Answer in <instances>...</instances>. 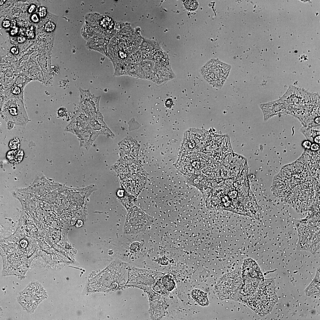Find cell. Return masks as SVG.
I'll return each mask as SVG.
<instances>
[{"label": "cell", "instance_id": "6da1fadb", "mask_svg": "<svg viewBox=\"0 0 320 320\" xmlns=\"http://www.w3.org/2000/svg\"><path fill=\"white\" fill-rule=\"evenodd\" d=\"M274 281H266L246 297L245 301L259 315H264L271 311L277 300Z\"/></svg>", "mask_w": 320, "mask_h": 320}, {"label": "cell", "instance_id": "7a4b0ae2", "mask_svg": "<svg viewBox=\"0 0 320 320\" xmlns=\"http://www.w3.org/2000/svg\"><path fill=\"white\" fill-rule=\"evenodd\" d=\"M230 65L220 61L212 59L201 68V73L206 81L213 86L221 88L229 75Z\"/></svg>", "mask_w": 320, "mask_h": 320}, {"label": "cell", "instance_id": "3957f363", "mask_svg": "<svg viewBox=\"0 0 320 320\" xmlns=\"http://www.w3.org/2000/svg\"><path fill=\"white\" fill-rule=\"evenodd\" d=\"M39 284L37 282L35 283L32 282L20 293L18 297L20 304L25 310L29 312H33L39 304L45 299L42 297H42V294L33 296L41 285L40 284L37 288Z\"/></svg>", "mask_w": 320, "mask_h": 320}, {"label": "cell", "instance_id": "277c9868", "mask_svg": "<svg viewBox=\"0 0 320 320\" xmlns=\"http://www.w3.org/2000/svg\"><path fill=\"white\" fill-rule=\"evenodd\" d=\"M242 280L244 283L262 282L264 277L260 268L255 261L251 258L245 260L242 266Z\"/></svg>", "mask_w": 320, "mask_h": 320}, {"label": "cell", "instance_id": "5b68a950", "mask_svg": "<svg viewBox=\"0 0 320 320\" xmlns=\"http://www.w3.org/2000/svg\"><path fill=\"white\" fill-rule=\"evenodd\" d=\"M139 49L142 53L143 61L148 60L153 61L155 54L162 51L158 43L144 38H143Z\"/></svg>", "mask_w": 320, "mask_h": 320}, {"label": "cell", "instance_id": "8992f818", "mask_svg": "<svg viewBox=\"0 0 320 320\" xmlns=\"http://www.w3.org/2000/svg\"><path fill=\"white\" fill-rule=\"evenodd\" d=\"M175 75L170 66H167L161 63H155L152 80L157 83H161L174 79Z\"/></svg>", "mask_w": 320, "mask_h": 320}, {"label": "cell", "instance_id": "52a82bcc", "mask_svg": "<svg viewBox=\"0 0 320 320\" xmlns=\"http://www.w3.org/2000/svg\"><path fill=\"white\" fill-rule=\"evenodd\" d=\"M155 64V63L150 60L142 61L138 65L137 75L140 73V77L152 80Z\"/></svg>", "mask_w": 320, "mask_h": 320}, {"label": "cell", "instance_id": "ba28073f", "mask_svg": "<svg viewBox=\"0 0 320 320\" xmlns=\"http://www.w3.org/2000/svg\"><path fill=\"white\" fill-rule=\"evenodd\" d=\"M320 271L318 274H316L315 279L306 290V294L311 297H315L320 295Z\"/></svg>", "mask_w": 320, "mask_h": 320}, {"label": "cell", "instance_id": "9c48e42d", "mask_svg": "<svg viewBox=\"0 0 320 320\" xmlns=\"http://www.w3.org/2000/svg\"><path fill=\"white\" fill-rule=\"evenodd\" d=\"M192 298L196 302L202 306H208L209 303L206 294L199 289H195L192 292Z\"/></svg>", "mask_w": 320, "mask_h": 320}, {"label": "cell", "instance_id": "30bf717a", "mask_svg": "<svg viewBox=\"0 0 320 320\" xmlns=\"http://www.w3.org/2000/svg\"><path fill=\"white\" fill-rule=\"evenodd\" d=\"M24 153L22 151L16 150L10 151L8 154V158L11 162L18 163L23 158Z\"/></svg>", "mask_w": 320, "mask_h": 320}, {"label": "cell", "instance_id": "8fae6325", "mask_svg": "<svg viewBox=\"0 0 320 320\" xmlns=\"http://www.w3.org/2000/svg\"><path fill=\"white\" fill-rule=\"evenodd\" d=\"M162 282L164 286L168 291H172L175 287V282L169 276L166 275L162 279Z\"/></svg>", "mask_w": 320, "mask_h": 320}, {"label": "cell", "instance_id": "7c38bea8", "mask_svg": "<svg viewBox=\"0 0 320 320\" xmlns=\"http://www.w3.org/2000/svg\"><path fill=\"white\" fill-rule=\"evenodd\" d=\"M185 8L189 11H193L197 9L198 3L196 1L186 0L184 3Z\"/></svg>", "mask_w": 320, "mask_h": 320}, {"label": "cell", "instance_id": "4fadbf2b", "mask_svg": "<svg viewBox=\"0 0 320 320\" xmlns=\"http://www.w3.org/2000/svg\"><path fill=\"white\" fill-rule=\"evenodd\" d=\"M55 27V25L53 23L49 21L45 25V30L47 32H51L54 30Z\"/></svg>", "mask_w": 320, "mask_h": 320}, {"label": "cell", "instance_id": "5bb4252c", "mask_svg": "<svg viewBox=\"0 0 320 320\" xmlns=\"http://www.w3.org/2000/svg\"><path fill=\"white\" fill-rule=\"evenodd\" d=\"M34 29V27L33 26H31L27 28L26 34L28 38L32 39L35 37Z\"/></svg>", "mask_w": 320, "mask_h": 320}, {"label": "cell", "instance_id": "9a60e30c", "mask_svg": "<svg viewBox=\"0 0 320 320\" xmlns=\"http://www.w3.org/2000/svg\"><path fill=\"white\" fill-rule=\"evenodd\" d=\"M39 14L41 17H44L47 14V9L45 7L42 6L40 7L38 12Z\"/></svg>", "mask_w": 320, "mask_h": 320}, {"label": "cell", "instance_id": "2e32d148", "mask_svg": "<svg viewBox=\"0 0 320 320\" xmlns=\"http://www.w3.org/2000/svg\"><path fill=\"white\" fill-rule=\"evenodd\" d=\"M165 104L167 108H171L174 105V101L171 98L168 99L166 101Z\"/></svg>", "mask_w": 320, "mask_h": 320}, {"label": "cell", "instance_id": "e0dca14e", "mask_svg": "<svg viewBox=\"0 0 320 320\" xmlns=\"http://www.w3.org/2000/svg\"><path fill=\"white\" fill-rule=\"evenodd\" d=\"M11 43L13 44H16L19 43L18 37H10Z\"/></svg>", "mask_w": 320, "mask_h": 320}, {"label": "cell", "instance_id": "ac0fdd59", "mask_svg": "<svg viewBox=\"0 0 320 320\" xmlns=\"http://www.w3.org/2000/svg\"><path fill=\"white\" fill-rule=\"evenodd\" d=\"M31 20L32 21L34 22L37 23L38 22L39 20V18L38 16L36 14H33L31 17Z\"/></svg>", "mask_w": 320, "mask_h": 320}, {"label": "cell", "instance_id": "d6986e66", "mask_svg": "<svg viewBox=\"0 0 320 320\" xmlns=\"http://www.w3.org/2000/svg\"><path fill=\"white\" fill-rule=\"evenodd\" d=\"M3 26L5 28H8L11 26V22L8 20H4L3 22Z\"/></svg>", "mask_w": 320, "mask_h": 320}, {"label": "cell", "instance_id": "ffe728a7", "mask_svg": "<svg viewBox=\"0 0 320 320\" xmlns=\"http://www.w3.org/2000/svg\"><path fill=\"white\" fill-rule=\"evenodd\" d=\"M20 244L22 248H24L27 247L28 243L27 241L26 240H22L20 241Z\"/></svg>", "mask_w": 320, "mask_h": 320}, {"label": "cell", "instance_id": "44dd1931", "mask_svg": "<svg viewBox=\"0 0 320 320\" xmlns=\"http://www.w3.org/2000/svg\"><path fill=\"white\" fill-rule=\"evenodd\" d=\"M19 43H22L26 40V37L23 36H20L18 37Z\"/></svg>", "mask_w": 320, "mask_h": 320}, {"label": "cell", "instance_id": "7402d4cb", "mask_svg": "<svg viewBox=\"0 0 320 320\" xmlns=\"http://www.w3.org/2000/svg\"><path fill=\"white\" fill-rule=\"evenodd\" d=\"M11 51L14 54H16L19 53V49L16 47H13L11 49Z\"/></svg>", "mask_w": 320, "mask_h": 320}, {"label": "cell", "instance_id": "603a6c76", "mask_svg": "<svg viewBox=\"0 0 320 320\" xmlns=\"http://www.w3.org/2000/svg\"><path fill=\"white\" fill-rule=\"evenodd\" d=\"M36 8V7L35 5L33 4L31 5L28 9V12L29 13H32L35 11Z\"/></svg>", "mask_w": 320, "mask_h": 320}, {"label": "cell", "instance_id": "cb8c5ba5", "mask_svg": "<svg viewBox=\"0 0 320 320\" xmlns=\"http://www.w3.org/2000/svg\"><path fill=\"white\" fill-rule=\"evenodd\" d=\"M18 28H14L11 30V34L12 36H14L18 33Z\"/></svg>", "mask_w": 320, "mask_h": 320}, {"label": "cell", "instance_id": "d4e9b609", "mask_svg": "<svg viewBox=\"0 0 320 320\" xmlns=\"http://www.w3.org/2000/svg\"><path fill=\"white\" fill-rule=\"evenodd\" d=\"M11 26L12 28H15L16 27V21L15 20H11Z\"/></svg>", "mask_w": 320, "mask_h": 320}, {"label": "cell", "instance_id": "484cf974", "mask_svg": "<svg viewBox=\"0 0 320 320\" xmlns=\"http://www.w3.org/2000/svg\"><path fill=\"white\" fill-rule=\"evenodd\" d=\"M319 148L318 145L316 144L312 145L311 147L312 150H314V151H316V150H318Z\"/></svg>", "mask_w": 320, "mask_h": 320}, {"label": "cell", "instance_id": "4316f807", "mask_svg": "<svg viewBox=\"0 0 320 320\" xmlns=\"http://www.w3.org/2000/svg\"><path fill=\"white\" fill-rule=\"evenodd\" d=\"M304 146L306 148H310L311 146V143L308 141H306L304 142Z\"/></svg>", "mask_w": 320, "mask_h": 320}, {"label": "cell", "instance_id": "83f0119b", "mask_svg": "<svg viewBox=\"0 0 320 320\" xmlns=\"http://www.w3.org/2000/svg\"><path fill=\"white\" fill-rule=\"evenodd\" d=\"M83 224V222L81 220H78L76 224V226L77 227H80L82 226Z\"/></svg>", "mask_w": 320, "mask_h": 320}, {"label": "cell", "instance_id": "f1b7e54d", "mask_svg": "<svg viewBox=\"0 0 320 320\" xmlns=\"http://www.w3.org/2000/svg\"><path fill=\"white\" fill-rule=\"evenodd\" d=\"M20 89H19V87H15L14 89L13 90V93H16V94H17V93H20Z\"/></svg>", "mask_w": 320, "mask_h": 320}, {"label": "cell", "instance_id": "f546056e", "mask_svg": "<svg viewBox=\"0 0 320 320\" xmlns=\"http://www.w3.org/2000/svg\"><path fill=\"white\" fill-rule=\"evenodd\" d=\"M320 136L317 137L316 138H315V139L316 140L317 139V140H315V142H316H316H317V143H319V142H320Z\"/></svg>", "mask_w": 320, "mask_h": 320}, {"label": "cell", "instance_id": "4dcf8cb0", "mask_svg": "<svg viewBox=\"0 0 320 320\" xmlns=\"http://www.w3.org/2000/svg\"><path fill=\"white\" fill-rule=\"evenodd\" d=\"M5 1L6 0H1L0 3V5H3V4H4V2H5Z\"/></svg>", "mask_w": 320, "mask_h": 320}]
</instances>
